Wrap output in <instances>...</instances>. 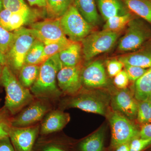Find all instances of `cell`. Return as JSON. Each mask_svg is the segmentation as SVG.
<instances>
[{"instance_id":"cell-24","label":"cell","mask_w":151,"mask_h":151,"mask_svg":"<svg viewBox=\"0 0 151 151\" xmlns=\"http://www.w3.org/2000/svg\"><path fill=\"white\" fill-rule=\"evenodd\" d=\"M40 66V65L24 64L19 73L18 79L21 84L30 89L37 79Z\"/></svg>"},{"instance_id":"cell-31","label":"cell","mask_w":151,"mask_h":151,"mask_svg":"<svg viewBox=\"0 0 151 151\" xmlns=\"http://www.w3.org/2000/svg\"><path fill=\"white\" fill-rule=\"evenodd\" d=\"M4 9L12 13L26 10L29 9L24 0H2Z\"/></svg>"},{"instance_id":"cell-41","label":"cell","mask_w":151,"mask_h":151,"mask_svg":"<svg viewBox=\"0 0 151 151\" xmlns=\"http://www.w3.org/2000/svg\"><path fill=\"white\" fill-rule=\"evenodd\" d=\"M31 6H36L39 7H46V0H27Z\"/></svg>"},{"instance_id":"cell-26","label":"cell","mask_w":151,"mask_h":151,"mask_svg":"<svg viewBox=\"0 0 151 151\" xmlns=\"http://www.w3.org/2000/svg\"><path fill=\"white\" fill-rule=\"evenodd\" d=\"M73 42L66 37L58 41L45 45L43 53L40 60V65L48 58L55 55L58 54L60 52L67 48Z\"/></svg>"},{"instance_id":"cell-22","label":"cell","mask_w":151,"mask_h":151,"mask_svg":"<svg viewBox=\"0 0 151 151\" xmlns=\"http://www.w3.org/2000/svg\"><path fill=\"white\" fill-rule=\"evenodd\" d=\"M151 94V68L135 81V99L139 102L148 100Z\"/></svg>"},{"instance_id":"cell-35","label":"cell","mask_w":151,"mask_h":151,"mask_svg":"<svg viewBox=\"0 0 151 151\" xmlns=\"http://www.w3.org/2000/svg\"><path fill=\"white\" fill-rule=\"evenodd\" d=\"M129 81L128 75L124 70H122L114 76V84L119 89H126Z\"/></svg>"},{"instance_id":"cell-29","label":"cell","mask_w":151,"mask_h":151,"mask_svg":"<svg viewBox=\"0 0 151 151\" xmlns=\"http://www.w3.org/2000/svg\"><path fill=\"white\" fill-rule=\"evenodd\" d=\"M137 119L143 125L151 123V106L148 100L141 101L138 104Z\"/></svg>"},{"instance_id":"cell-14","label":"cell","mask_w":151,"mask_h":151,"mask_svg":"<svg viewBox=\"0 0 151 151\" xmlns=\"http://www.w3.org/2000/svg\"><path fill=\"white\" fill-rule=\"evenodd\" d=\"M111 104L113 111L121 113L129 120L137 117L138 104L127 88L116 91L111 97Z\"/></svg>"},{"instance_id":"cell-9","label":"cell","mask_w":151,"mask_h":151,"mask_svg":"<svg viewBox=\"0 0 151 151\" xmlns=\"http://www.w3.org/2000/svg\"><path fill=\"white\" fill-rule=\"evenodd\" d=\"M29 28L37 39L45 45L67 37L60 25V19L35 22L30 25Z\"/></svg>"},{"instance_id":"cell-4","label":"cell","mask_w":151,"mask_h":151,"mask_svg":"<svg viewBox=\"0 0 151 151\" xmlns=\"http://www.w3.org/2000/svg\"><path fill=\"white\" fill-rule=\"evenodd\" d=\"M14 32L15 35L13 42L5 56L6 65L12 71L19 73L25 64L28 52L37 39L28 28L23 27Z\"/></svg>"},{"instance_id":"cell-33","label":"cell","mask_w":151,"mask_h":151,"mask_svg":"<svg viewBox=\"0 0 151 151\" xmlns=\"http://www.w3.org/2000/svg\"><path fill=\"white\" fill-rule=\"evenodd\" d=\"M151 145V139L140 137L135 138L129 143L130 151H142Z\"/></svg>"},{"instance_id":"cell-7","label":"cell","mask_w":151,"mask_h":151,"mask_svg":"<svg viewBox=\"0 0 151 151\" xmlns=\"http://www.w3.org/2000/svg\"><path fill=\"white\" fill-rule=\"evenodd\" d=\"M63 30L68 39L73 42H81L92 32L93 27L86 21L72 4L60 19Z\"/></svg>"},{"instance_id":"cell-43","label":"cell","mask_w":151,"mask_h":151,"mask_svg":"<svg viewBox=\"0 0 151 151\" xmlns=\"http://www.w3.org/2000/svg\"><path fill=\"white\" fill-rule=\"evenodd\" d=\"M0 65L4 66L6 65V60L5 55L3 54L1 51H0Z\"/></svg>"},{"instance_id":"cell-18","label":"cell","mask_w":151,"mask_h":151,"mask_svg":"<svg viewBox=\"0 0 151 151\" xmlns=\"http://www.w3.org/2000/svg\"><path fill=\"white\" fill-rule=\"evenodd\" d=\"M82 55L81 42H73L58 53L63 67H73L79 65Z\"/></svg>"},{"instance_id":"cell-16","label":"cell","mask_w":151,"mask_h":151,"mask_svg":"<svg viewBox=\"0 0 151 151\" xmlns=\"http://www.w3.org/2000/svg\"><path fill=\"white\" fill-rule=\"evenodd\" d=\"M70 120L69 114L56 110L49 112L45 116L41 126L40 133L47 135L62 130Z\"/></svg>"},{"instance_id":"cell-17","label":"cell","mask_w":151,"mask_h":151,"mask_svg":"<svg viewBox=\"0 0 151 151\" xmlns=\"http://www.w3.org/2000/svg\"><path fill=\"white\" fill-rule=\"evenodd\" d=\"M97 2L99 10L105 21L130 12L122 0H97Z\"/></svg>"},{"instance_id":"cell-3","label":"cell","mask_w":151,"mask_h":151,"mask_svg":"<svg viewBox=\"0 0 151 151\" xmlns=\"http://www.w3.org/2000/svg\"><path fill=\"white\" fill-rule=\"evenodd\" d=\"M111 98L107 93L100 91H81L64 100L65 107L78 108L86 112L105 116L108 114Z\"/></svg>"},{"instance_id":"cell-8","label":"cell","mask_w":151,"mask_h":151,"mask_svg":"<svg viewBox=\"0 0 151 151\" xmlns=\"http://www.w3.org/2000/svg\"><path fill=\"white\" fill-rule=\"evenodd\" d=\"M108 118L112 131L111 145L113 148L129 144L139 137V131L131 120L114 111L109 112Z\"/></svg>"},{"instance_id":"cell-19","label":"cell","mask_w":151,"mask_h":151,"mask_svg":"<svg viewBox=\"0 0 151 151\" xmlns=\"http://www.w3.org/2000/svg\"><path fill=\"white\" fill-rule=\"evenodd\" d=\"M73 5L81 15L92 26L98 24L100 16L94 0H74Z\"/></svg>"},{"instance_id":"cell-23","label":"cell","mask_w":151,"mask_h":151,"mask_svg":"<svg viewBox=\"0 0 151 151\" xmlns=\"http://www.w3.org/2000/svg\"><path fill=\"white\" fill-rule=\"evenodd\" d=\"M137 17H138L131 12L122 15L112 17L105 21L103 30L119 33L127 26L132 19Z\"/></svg>"},{"instance_id":"cell-2","label":"cell","mask_w":151,"mask_h":151,"mask_svg":"<svg viewBox=\"0 0 151 151\" xmlns=\"http://www.w3.org/2000/svg\"><path fill=\"white\" fill-rule=\"evenodd\" d=\"M0 77L6 92L5 106L12 115L19 113L34 101L35 96L21 84L7 65L3 67Z\"/></svg>"},{"instance_id":"cell-13","label":"cell","mask_w":151,"mask_h":151,"mask_svg":"<svg viewBox=\"0 0 151 151\" xmlns=\"http://www.w3.org/2000/svg\"><path fill=\"white\" fill-rule=\"evenodd\" d=\"M81 78L82 86L87 89H99L108 84L104 64L100 60L93 61L82 68Z\"/></svg>"},{"instance_id":"cell-42","label":"cell","mask_w":151,"mask_h":151,"mask_svg":"<svg viewBox=\"0 0 151 151\" xmlns=\"http://www.w3.org/2000/svg\"><path fill=\"white\" fill-rule=\"evenodd\" d=\"M116 151H130L129 143L119 146L116 148Z\"/></svg>"},{"instance_id":"cell-32","label":"cell","mask_w":151,"mask_h":151,"mask_svg":"<svg viewBox=\"0 0 151 151\" xmlns=\"http://www.w3.org/2000/svg\"><path fill=\"white\" fill-rule=\"evenodd\" d=\"M124 67L130 81H134L140 78L148 69L128 64H124Z\"/></svg>"},{"instance_id":"cell-40","label":"cell","mask_w":151,"mask_h":151,"mask_svg":"<svg viewBox=\"0 0 151 151\" xmlns=\"http://www.w3.org/2000/svg\"><path fill=\"white\" fill-rule=\"evenodd\" d=\"M40 151H66L62 147L57 144H46L43 146L41 149Z\"/></svg>"},{"instance_id":"cell-46","label":"cell","mask_w":151,"mask_h":151,"mask_svg":"<svg viewBox=\"0 0 151 151\" xmlns=\"http://www.w3.org/2000/svg\"><path fill=\"white\" fill-rule=\"evenodd\" d=\"M148 100L149 102H150V105L151 106V94L150 96V97H149Z\"/></svg>"},{"instance_id":"cell-1","label":"cell","mask_w":151,"mask_h":151,"mask_svg":"<svg viewBox=\"0 0 151 151\" xmlns=\"http://www.w3.org/2000/svg\"><path fill=\"white\" fill-rule=\"evenodd\" d=\"M63 68L58 54L41 64L38 76L30 88L33 95L40 99H56L62 94L57 84V75Z\"/></svg>"},{"instance_id":"cell-30","label":"cell","mask_w":151,"mask_h":151,"mask_svg":"<svg viewBox=\"0 0 151 151\" xmlns=\"http://www.w3.org/2000/svg\"><path fill=\"white\" fill-rule=\"evenodd\" d=\"M15 35L14 32L9 31L0 26V51L5 55L12 44Z\"/></svg>"},{"instance_id":"cell-11","label":"cell","mask_w":151,"mask_h":151,"mask_svg":"<svg viewBox=\"0 0 151 151\" xmlns=\"http://www.w3.org/2000/svg\"><path fill=\"white\" fill-rule=\"evenodd\" d=\"M49 105L42 100L32 102L10 121L11 126L26 127L41 120L49 111Z\"/></svg>"},{"instance_id":"cell-45","label":"cell","mask_w":151,"mask_h":151,"mask_svg":"<svg viewBox=\"0 0 151 151\" xmlns=\"http://www.w3.org/2000/svg\"><path fill=\"white\" fill-rule=\"evenodd\" d=\"M2 66L0 65V77L1 76V75L2 71Z\"/></svg>"},{"instance_id":"cell-20","label":"cell","mask_w":151,"mask_h":151,"mask_svg":"<svg viewBox=\"0 0 151 151\" xmlns=\"http://www.w3.org/2000/svg\"><path fill=\"white\" fill-rule=\"evenodd\" d=\"M132 13L151 25V0H122Z\"/></svg>"},{"instance_id":"cell-44","label":"cell","mask_w":151,"mask_h":151,"mask_svg":"<svg viewBox=\"0 0 151 151\" xmlns=\"http://www.w3.org/2000/svg\"><path fill=\"white\" fill-rule=\"evenodd\" d=\"M3 7L2 0H0V12L2 10Z\"/></svg>"},{"instance_id":"cell-6","label":"cell","mask_w":151,"mask_h":151,"mask_svg":"<svg viewBox=\"0 0 151 151\" xmlns=\"http://www.w3.org/2000/svg\"><path fill=\"white\" fill-rule=\"evenodd\" d=\"M119 33L103 30L91 32L81 42L82 55L86 61L110 50L119 37Z\"/></svg>"},{"instance_id":"cell-28","label":"cell","mask_w":151,"mask_h":151,"mask_svg":"<svg viewBox=\"0 0 151 151\" xmlns=\"http://www.w3.org/2000/svg\"><path fill=\"white\" fill-rule=\"evenodd\" d=\"M44 47L43 42L37 40L36 41L27 54L25 64L40 65V60Z\"/></svg>"},{"instance_id":"cell-15","label":"cell","mask_w":151,"mask_h":151,"mask_svg":"<svg viewBox=\"0 0 151 151\" xmlns=\"http://www.w3.org/2000/svg\"><path fill=\"white\" fill-rule=\"evenodd\" d=\"M119 60L124 64L135 65L143 68H151V40L135 51L121 55Z\"/></svg>"},{"instance_id":"cell-34","label":"cell","mask_w":151,"mask_h":151,"mask_svg":"<svg viewBox=\"0 0 151 151\" xmlns=\"http://www.w3.org/2000/svg\"><path fill=\"white\" fill-rule=\"evenodd\" d=\"M106 66L108 75L111 77H114L122 71L124 65L119 59L114 58L107 60Z\"/></svg>"},{"instance_id":"cell-37","label":"cell","mask_w":151,"mask_h":151,"mask_svg":"<svg viewBox=\"0 0 151 151\" xmlns=\"http://www.w3.org/2000/svg\"><path fill=\"white\" fill-rule=\"evenodd\" d=\"M12 13L5 9L0 12V26L7 30L8 29L9 22Z\"/></svg>"},{"instance_id":"cell-38","label":"cell","mask_w":151,"mask_h":151,"mask_svg":"<svg viewBox=\"0 0 151 151\" xmlns=\"http://www.w3.org/2000/svg\"><path fill=\"white\" fill-rule=\"evenodd\" d=\"M0 151H15L9 137L0 139Z\"/></svg>"},{"instance_id":"cell-25","label":"cell","mask_w":151,"mask_h":151,"mask_svg":"<svg viewBox=\"0 0 151 151\" xmlns=\"http://www.w3.org/2000/svg\"><path fill=\"white\" fill-rule=\"evenodd\" d=\"M49 19H60L71 5L72 0H46Z\"/></svg>"},{"instance_id":"cell-21","label":"cell","mask_w":151,"mask_h":151,"mask_svg":"<svg viewBox=\"0 0 151 151\" xmlns=\"http://www.w3.org/2000/svg\"><path fill=\"white\" fill-rule=\"evenodd\" d=\"M105 127H102L79 143L80 151H102L104 147Z\"/></svg>"},{"instance_id":"cell-39","label":"cell","mask_w":151,"mask_h":151,"mask_svg":"<svg viewBox=\"0 0 151 151\" xmlns=\"http://www.w3.org/2000/svg\"><path fill=\"white\" fill-rule=\"evenodd\" d=\"M139 137L151 139V123L143 125L139 131Z\"/></svg>"},{"instance_id":"cell-10","label":"cell","mask_w":151,"mask_h":151,"mask_svg":"<svg viewBox=\"0 0 151 151\" xmlns=\"http://www.w3.org/2000/svg\"><path fill=\"white\" fill-rule=\"evenodd\" d=\"M80 64L73 67H63L57 75L58 86L62 93L74 96L81 91L82 86Z\"/></svg>"},{"instance_id":"cell-27","label":"cell","mask_w":151,"mask_h":151,"mask_svg":"<svg viewBox=\"0 0 151 151\" xmlns=\"http://www.w3.org/2000/svg\"><path fill=\"white\" fill-rule=\"evenodd\" d=\"M32 12L30 9L12 13L9 22V31L11 32L23 27L30 21L32 17Z\"/></svg>"},{"instance_id":"cell-36","label":"cell","mask_w":151,"mask_h":151,"mask_svg":"<svg viewBox=\"0 0 151 151\" xmlns=\"http://www.w3.org/2000/svg\"><path fill=\"white\" fill-rule=\"evenodd\" d=\"M11 127L10 122H8L0 113V139L9 137V131Z\"/></svg>"},{"instance_id":"cell-5","label":"cell","mask_w":151,"mask_h":151,"mask_svg":"<svg viewBox=\"0 0 151 151\" xmlns=\"http://www.w3.org/2000/svg\"><path fill=\"white\" fill-rule=\"evenodd\" d=\"M127 27L125 34L119 41V51H135L151 40V25L140 18L132 19Z\"/></svg>"},{"instance_id":"cell-12","label":"cell","mask_w":151,"mask_h":151,"mask_svg":"<svg viewBox=\"0 0 151 151\" xmlns=\"http://www.w3.org/2000/svg\"><path fill=\"white\" fill-rule=\"evenodd\" d=\"M39 132L38 126L21 128L11 126L9 137L15 151H32Z\"/></svg>"}]
</instances>
